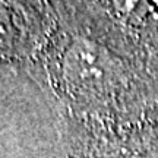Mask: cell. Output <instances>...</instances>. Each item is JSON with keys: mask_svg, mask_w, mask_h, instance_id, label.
<instances>
[{"mask_svg": "<svg viewBox=\"0 0 158 158\" xmlns=\"http://www.w3.org/2000/svg\"><path fill=\"white\" fill-rule=\"evenodd\" d=\"M98 5L108 37L132 59L158 98V2Z\"/></svg>", "mask_w": 158, "mask_h": 158, "instance_id": "1", "label": "cell"}]
</instances>
